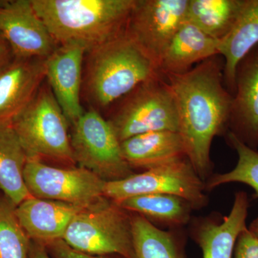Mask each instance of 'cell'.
I'll return each mask as SVG.
<instances>
[{"label":"cell","instance_id":"9a60e30c","mask_svg":"<svg viewBox=\"0 0 258 258\" xmlns=\"http://www.w3.org/2000/svg\"><path fill=\"white\" fill-rule=\"evenodd\" d=\"M84 208L63 202L30 197L15 208V212L30 240L45 245L62 240L73 219Z\"/></svg>","mask_w":258,"mask_h":258},{"label":"cell","instance_id":"f546056e","mask_svg":"<svg viewBox=\"0 0 258 258\" xmlns=\"http://www.w3.org/2000/svg\"><path fill=\"white\" fill-rule=\"evenodd\" d=\"M248 230L251 233L253 234L258 238V217L250 224Z\"/></svg>","mask_w":258,"mask_h":258},{"label":"cell","instance_id":"ffe728a7","mask_svg":"<svg viewBox=\"0 0 258 258\" xmlns=\"http://www.w3.org/2000/svg\"><path fill=\"white\" fill-rule=\"evenodd\" d=\"M28 159L12 123L0 124V190L15 207L32 197L24 179Z\"/></svg>","mask_w":258,"mask_h":258},{"label":"cell","instance_id":"9c48e42d","mask_svg":"<svg viewBox=\"0 0 258 258\" xmlns=\"http://www.w3.org/2000/svg\"><path fill=\"white\" fill-rule=\"evenodd\" d=\"M189 3V0H136L125 34L159 71L173 37L186 21Z\"/></svg>","mask_w":258,"mask_h":258},{"label":"cell","instance_id":"83f0119b","mask_svg":"<svg viewBox=\"0 0 258 258\" xmlns=\"http://www.w3.org/2000/svg\"><path fill=\"white\" fill-rule=\"evenodd\" d=\"M14 58L13 52L8 42L0 34V70Z\"/></svg>","mask_w":258,"mask_h":258},{"label":"cell","instance_id":"277c9868","mask_svg":"<svg viewBox=\"0 0 258 258\" xmlns=\"http://www.w3.org/2000/svg\"><path fill=\"white\" fill-rule=\"evenodd\" d=\"M62 240L83 253L135 258L132 215L105 197L74 217Z\"/></svg>","mask_w":258,"mask_h":258},{"label":"cell","instance_id":"52a82bcc","mask_svg":"<svg viewBox=\"0 0 258 258\" xmlns=\"http://www.w3.org/2000/svg\"><path fill=\"white\" fill-rule=\"evenodd\" d=\"M71 144L76 164L105 181L134 174L122 154L120 142L106 118L89 108L72 125Z\"/></svg>","mask_w":258,"mask_h":258},{"label":"cell","instance_id":"d6986e66","mask_svg":"<svg viewBox=\"0 0 258 258\" xmlns=\"http://www.w3.org/2000/svg\"><path fill=\"white\" fill-rule=\"evenodd\" d=\"M216 55H220L219 40L186 20L169 44L159 71L163 76L185 74L194 64Z\"/></svg>","mask_w":258,"mask_h":258},{"label":"cell","instance_id":"7c38bea8","mask_svg":"<svg viewBox=\"0 0 258 258\" xmlns=\"http://www.w3.org/2000/svg\"><path fill=\"white\" fill-rule=\"evenodd\" d=\"M86 52L80 45H59L45 59V80L71 125L85 111L81 96Z\"/></svg>","mask_w":258,"mask_h":258},{"label":"cell","instance_id":"8992f818","mask_svg":"<svg viewBox=\"0 0 258 258\" xmlns=\"http://www.w3.org/2000/svg\"><path fill=\"white\" fill-rule=\"evenodd\" d=\"M115 104L106 119L120 142L149 132L179 133L175 101L163 76L139 85Z\"/></svg>","mask_w":258,"mask_h":258},{"label":"cell","instance_id":"cb8c5ba5","mask_svg":"<svg viewBox=\"0 0 258 258\" xmlns=\"http://www.w3.org/2000/svg\"><path fill=\"white\" fill-rule=\"evenodd\" d=\"M227 142L238 156V161L233 169L224 174H217L205 181L206 190H212L220 185L228 183H242L254 191L258 198V152L242 143L234 134L228 132Z\"/></svg>","mask_w":258,"mask_h":258},{"label":"cell","instance_id":"5bb4252c","mask_svg":"<svg viewBox=\"0 0 258 258\" xmlns=\"http://www.w3.org/2000/svg\"><path fill=\"white\" fill-rule=\"evenodd\" d=\"M229 132L256 150L258 147V47L241 61L236 74Z\"/></svg>","mask_w":258,"mask_h":258},{"label":"cell","instance_id":"7a4b0ae2","mask_svg":"<svg viewBox=\"0 0 258 258\" xmlns=\"http://www.w3.org/2000/svg\"><path fill=\"white\" fill-rule=\"evenodd\" d=\"M58 45L88 51L124 33L136 0H31Z\"/></svg>","mask_w":258,"mask_h":258},{"label":"cell","instance_id":"2e32d148","mask_svg":"<svg viewBox=\"0 0 258 258\" xmlns=\"http://www.w3.org/2000/svg\"><path fill=\"white\" fill-rule=\"evenodd\" d=\"M249 200L247 194H235L230 214L222 220L202 219L194 229V239L203 251V258H232L236 242L247 228Z\"/></svg>","mask_w":258,"mask_h":258},{"label":"cell","instance_id":"5b68a950","mask_svg":"<svg viewBox=\"0 0 258 258\" xmlns=\"http://www.w3.org/2000/svg\"><path fill=\"white\" fill-rule=\"evenodd\" d=\"M12 125L28 159L76 164L69 120L47 83Z\"/></svg>","mask_w":258,"mask_h":258},{"label":"cell","instance_id":"d4e9b609","mask_svg":"<svg viewBox=\"0 0 258 258\" xmlns=\"http://www.w3.org/2000/svg\"><path fill=\"white\" fill-rule=\"evenodd\" d=\"M15 208L0 197V258H29L31 240L19 222Z\"/></svg>","mask_w":258,"mask_h":258},{"label":"cell","instance_id":"603a6c76","mask_svg":"<svg viewBox=\"0 0 258 258\" xmlns=\"http://www.w3.org/2000/svg\"><path fill=\"white\" fill-rule=\"evenodd\" d=\"M135 258H184L175 236L141 215H132Z\"/></svg>","mask_w":258,"mask_h":258},{"label":"cell","instance_id":"7402d4cb","mask_svg":"<svg viewBox=\"0 0 258 258\" xmlns=\"http://www.w3.org/2000/svg\"><path fill=\"white\" fill-rule=\"evenodd\" d=\"M244 3V0H189L186 20L220 40L233 27Z\"/></svg>","mask_w":258,"mask_h":258},{"label":"cell","instance_id":"ac0fdd59","mask_svg":"<svg viewBox=\"0 0 258 258\" xmlns=\"http://www.w3.org/2000/svg\"><path fill=\"white\" fill-rule=\"evenodd\" d=\"M258 45V0H244L230 31L219 40L220 55L225 58L224 83L235 93L236 74L241 61Z\"/></svg>","mask_w":258,"mask_h":258},{"label":"cell","instance_id":"4dcf8cb0","mask_svg":"<svg viewBox=\"0 0 258 258\" xmlns=\"http://www.w3.org/2000/svg\"><path fill=\"white\" fill-rule=\"evenodd\" d=\"M0 197H1V195H0Z\"/></svg>","mask_w":258,"mask_h":258},{"label":"cell","instance_id":"4fadbf2b","mask_svg":"<svg viewBox=\"0 0 258 258\" xmlns=\"http://www.w3.org/2000/svg\"><path fill=\"white\" fill-rule=\"evenodd\" d=\"M45 81V59L14 57L0 70V124L13 123Z\"/></svg>","mask_w":258,"mask_h":258},{"label":"cell","instance_id":"f1b7e54d","mask_svg":"<svg viewBox=\"0 0 258 258\" xmlns=\"http://www.w3.org/2000/svg\"><path fill=\"white\" fill-rule=\"evenodd\" d=\"M29 258H52L43 244L32 241L30 242Z\"/></svg>","mask_w":258,"mask_h":258},{"label":"cell","instance_id":"ba28073f","mask_svg":"<svg viewBox=\"0 0 258 258\" xmlns=\"http://www.w3.org/2000/svg\"><path fill=\"white\" fill-rule=\"evenodd\" d=\"M205 181L188 159L142 171L118 181H107L103 196L115 203L142 195H171L187 200L195 210L206 207Z\"/></svg>","mask_w":258,"mask_h":258},{"label":"cell","instance_id":"e0dca14e","mask_svg":"<svg viewBox=\"0 0 258 258\" xmlns=\"http://www.w3.org/2000/svg\"><path fill=\"white\" fill-rule=\"evenodd\" d=\"M120 147L131 168L143 171L187 159L181 136L169 131L136 136L120 142Z\"/></svg>","mask_w":258,"mask_h":258},{"label":"cell","instance_id":"3957f363","mask_svg":"<svg viewBox=\"0 0 258 258\" xmlns=\"http://www.w3.org/2000/svg\"><path fill=\"white\" fill-rule=\"evenodd\" d=\"M159 76V70L125 32L86 52L82 96L90 108L100 112Z\"/></svg>","mask_w":258,"mask_h":258},{"label":"cell","instance_id":"8fae6325","mask_svg":"<svg viewBox=\"0 0 258 258\" xmlns=\"http://www.w3.org/2000/svg\"><path fill=\"white\" fill-rule=\"evenodd\" d=\"M0 34L15 58L46 59L59 46L31 0L0 1Z\"/></svg>","mask_w":258,"mask_h":258},{"label":"cell","instance_id":"30bf717a","mask_svg":"<svg viewBox=\"0 0 258 258\" xmlns=\"http://www.w3.org/2000/svg\"><path fill=\"white\" fill-rule=\"evenodd\" d=\"M24 179L32 197L79 206H90L104 198L106 181L81 167L58 168L28 159Z\"/></svg>","mask_w":258,"mask_h":258},{"label":"cell","instance_id":"484cf974","mask_svg":"<svg viewBox=\"0 0 258 258\" xmlns=\"http://www.w3.org/2000/svg\"><path fill=\"white\" fill-rule=\"evenodd\" d=\"M234 258H258V238L249 232L247 227L237 238Z\"/></svg>","mask_w":258,"mask_h":258},{"label":"cell","instance_id":"4316f807","mask_svg":"<svg viewBox=\"0 0 258 258\" xmlns=\"http://www.w3.org/2000/svg\"><path fill=\"white\" fill-rule=\"evenodd\" d=\"M47 252L52 258H116L113 257L114 254L110 255H95L83 253L76 249L71 248L69 244L62 240L53 241L45 244Z\"/></svg>","mask_w":258,"mask_h":258},{"label":"cell","instance_id":"6da1fadb","mask_svg":"<svg viewBox=\"0 0 258 258\" xmlns=\"http://www.w3.org/2000/svg\"><path fill=\"white\" fill-rule=\"evenodd\" d=\"M219 55L179 75H166L179 117V134L186 157L204 181L212 169V141L228 128L233 95L224 87Z\"/></svg>","mask_w":258,"mask_h":258},{"label":"cell","instance_id":"44dd1931","mask_svg":"<svg viewBox=\"0 0 258 258\" xmlns=\"http://www.w3.org/2000/svg\"><path fill=\"white\" fill-rule=\"evenodd\" d=\"M115 203L126 211L144 217L153 225L156 223L172 228L186 225L195 210L187 200L162 194L134 197Z\"/></svg>","mask_w":258,"mask_h":258}]
</instances>
